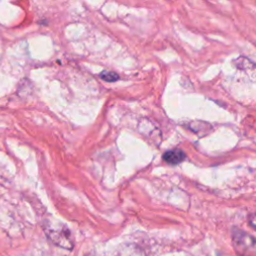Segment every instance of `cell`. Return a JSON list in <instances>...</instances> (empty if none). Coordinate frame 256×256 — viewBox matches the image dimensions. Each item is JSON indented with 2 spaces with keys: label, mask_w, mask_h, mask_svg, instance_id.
Listing matches in <instances>:
<instances>
[{
  "label": "cell",
  "mask_w": 256,
  "mask_h": 256,
  "mask_svg": "<svg viewBox=\"0 0 256 256\" xmlns=\"http://www.w3.org/2000/svg\"><path fill=\"white\" fill-rule=\"evenodd\" d=\"M233 248L238 256H256V238L240 228L231 230Z\"/></svg>",
  "instance_id": "6da1fadb"
},
{
  "label": "cell",
  "mask_w": 256,
  "mask_h": 256,
  "mask_svg": "<svg viewBox=\"0 0 256 256\" xmlns=\"http://www.w3.org/2000/svg\"><path fill=\"white\" fill-rule=\"evenodd\" d=\"M46 234L48 238L55 244L65 249H72L73 247V240L71 237V233L69 229L65 226L62 228H55V229H47Z\"/></svg>",
  "instance_id": "7a4b0ae2"
},
{
  "label": "cell",
  "mask_w": 256,
  "mask_h": 256,
  "mask_svg": "<svg viewBox=\"0 0 256 256\" xmlns=\"http://www.w3.org/2000/svg\"><path fill=\"white\" fill-rule=\"evenodd\" d=\"M232 65L238 70L243 71L247 75L256 79V63L245 56H238L232 60Z\"/></svg>",
  "instance_id": "3957f363"
},
{
  "label": "cell",
  "mask_w": 256,
  "mask_h": 256,
  "mask_svg": "<svg viewBox=\"0 0 256 256\" xmlns=\"http://www.w3.org/2000/svg\"><path fill=\"white\" fill-rule=\"evenodd\" d=\"M109 256H146L144 251L135 244H122Z\"/></svg>",
  "instance_id": "277c9868"
},
{
  "label": "cell",
  "mask_w": 256,
  "mask_h": 256,
  "mask_svg": "<svg viewBox=\"0 0 256 256\" xmlns=\"http://www.w3.org/2000/svg\"><path fill=\"white\" fill-rule=\"evenodd\" d=\"M185 153L180 149L168 150L163 154V160L170 165H177L185 159Z\"/></svg>",
  "instance_id": "5b68a950"
},
{
  "label": "cell",
  "mask_w": 256,
  "mask_h": 256,
  "mask_svg": "<svg viewBox=\"0 0 256 256\" xmlns=\"http://www.w3.org/2000/svg\"><path fill=\"white\" fill-rule=\"evenodd\" d=\"M100 78L106 82H115L119 79V75L114 71H107L104 70L100 73Z\"/></svg>",
  "instance_id": "8992f818"
},
{
  "label": "cell",
  "mask_w": 256,
  "mask_h": 256,
  "mask_svg": "<svg viewBox=\"0 0 256 256\" xmlns=\"http://www.w3.org/2000/svg\"><path fill=\"white\" fill-rule=\"evenodd\" d=\"M248 222H249V224H250L254 229H256V212H255V213H251V214L248 216Z\"/></svg>",
  "instance_id": "52a82bcc"
}]
</instances>
